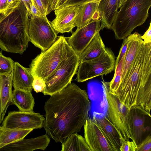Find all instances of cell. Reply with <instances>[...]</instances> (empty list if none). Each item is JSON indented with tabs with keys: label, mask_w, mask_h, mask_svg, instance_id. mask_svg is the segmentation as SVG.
Masks as SVG:
<instances>
[{
	"label": "cell",
	"mask_w": 151,
	"mask_h": 151,
	"mask_svg": "<svg viewBox=\"0 0 151 151\" xmlns=\"http://www.w3.org/2000/svg\"><path fill=\"white\" fill-rule=\"evenodd\" d=\"M91 103L86 90L73 83L50 96L44 106L43 127L56 142L80 132L88 117Z\"/></svg>",
	"instance_id": "cell-1"
},
{
	"label": "cell",
	"mask_w": 151,
	"mask_h": 151,
	"mask_svg": "<svg viewBox=\"0 0 151 151\" xmlns=\"http://www.w3.org/2000/svg\"><path fill=\"white\" fill-rule=\"evenodd\" d=\"M111 93L129 109L151 117V42L143 41L118 88Z\"/></svg>",
	"instance_id": "cell-2"
},
{
	"label": "cell",
	"mask_w": 151,
	"mask_h": 151,
	"mask_svg": "<svg viewBox=\"0 0 151 151\" xmlns=\"http://www.w3.org/2000/svg\"><path fill=\"white\" fill-rule=\"evenodd\" d=\"M24 3L18 1L0 14V48L7 52L22 55L29 42V19Z\"/></svg>",
	"instance_id": "cell-3"
},
{
	"label": "cell",
	"mask_w": 151,
	"mask_h": 151,
	"mask_svg": "<svg viewBox=\"0 0 151 151\" xmlns=\"http://www.w3.org/2000/svg\"><path fill=\"white\" fill-rule=\"evenodd\" d=\"M151 0H127L118 12L111 27L117 40L124 39L148 16Z\"/></svg>",
	"instance_id": "cell-4"
},
{
	"label": "cell",
	"mask_w": 151,
	"mask_h": 151,
	"mask_svg": "<svg viewBox=\"0 0 151 151\" xmlns=\"http://www.w3.org/2000/svg\"><path fill=\"white\" fill-rule=\"evenodd\" d=\"M75 53L65 37L62 35L58 36L50 47L42 51L32 60L29 70L34 78H41L45 82L63 60Z\"/></svg>",
	"instance_id": "cell-5"
},
{
	"label": "cell",
	"mask_w": 151,
	"mask_h": 151,
	"mask_svg": "<svg viewBox=\"0 0 151 151\" xmlns=\"http://www.w3.org/2000/svg\"><path fill=\"white\" fill-rule=\"evenodd\" d=\"M101 82L107 104V117L125 139H131L134 142L131 131L130 109L110 92L109 82L104 80Z\"/></svg>",
	"instance_id": "cell-6"
},
{
	"label": "cell",
	"mask_w": 151,
	"mask_h": 151,
	"mask_svg": "<svg viewBox=\"0 0 151 151\" xmlns=\"http://www.w3.org/2000/svg\"><path fill=\"white\" fill-rule=\"evenodd\" d=\"M115 61L112 51L109 48L106 47L97 57L79 63L75 80L82 82L99 76L106 75L114 69Z\"/></svg>",
	"instance_id": "cell-7"
},
{
	"label": "cell",
	"mask_w": 151,
	"mask_h": 151,
	"mask_svg": "<svg viewBox=\"0 0 151 151\" xmlns=\"http://www.w3.org/2000/svg\"><path fill=\"white\" fill-rule=\"evenodd\" d=\"M79 63L76 53L63 60L45 81V87L42 92L44 95L51 96L70 84L77 73Z\"/></svg>",
	"instance_id": "cell-8"
},
{
	"label": "cell",
	"mask_w": 151,
	"mask_h": 151,
	"mask_svg": "<svg viewBox=\"0 0 151 151\" xmlns=\"http://www.w3.org/2000/svg\"><path fill=\"white\" fill-rule=\"evenodd\" d=\"M30 17L28 32L29 41L42 51H44L55 42L57 34L50 21L42 17Z\"/></svg>",
	"instance_id": "cell-9"
},
{
	"label": "cell",
	"mask_w": 151,
	"mask_h": 151,
	"mask_svg": "<svg viewBox=\"0 0 151 151\" xmlns=\"http://www.w3.org/2000/svg\"><path fill=\"white\" fill-rule=\"evenodd\" d=\"M39 113L20 111H10L3 122L2 127L10 129H34L43 127L45 120Z\"/></svg>",
	"instance_id": "cell-10"
},
{
	"label": "cell",
	"mask_w": 151,
	"mask_h": 151,
	"mask_svg": "<svg viewBox=\"0 0 151 151\" xmlns=\"http://www.w3.org/2000/svg\"><path fill=\"white\" fill-rule=\"evenodd\" d=\"M101 30V19H92L84 27L77 28L70 36L65 37L68 44L78 55L83 52L95 35Z\"/></svg>",
	"instance_id": "cell-11"
},
{
	"label": "cell",
	"mask_w": 151,
	"mask_h": 151,
	"mask_svg": "<svg viewBox=\"0 0 151 151\" xmlns=\"http://www.w3.org/2000/svg\"><path fill=\"white\" fill-rule=\"evenodd\" d=\"M84 138L91 151H116L93 116H88L83 124Z\"/></svg>",
	"instance_id": "cell-12"
},
{
	"label": "cell",
	"mask_w": 151,
	"mask_h": 151,
	"mask_svg": "<svg viewBox=\"0 0 151 151\" xmlns=\"http://www.w3.org/2000/svg\"><path fill=\"white\" fill-rule=\"evenodd\" d=\"M79 9V6H64L55 10V17L50 22L57 34L72 32Z\"/></svg>",
	"instance_id": "cell-13"
},
{
	"label": "cell",
	"mask_w": 151,
	"mask_h": 151,
	"mask_svg": "<svg viewBox=\"0 0 151 151\" xmlns=\"http://www.w3.org/2000/svg\"><path fill=\"white\" fill-rule=\"evenodd\" d=\"M50 139L46 134L34 138L19 140L4 146L0 151H32L37 149L45 150Z\"/></svg>",
	"instance_id": "cell-14"
},
{
	"label": "cell",
	"mask_w": 151,
	"mask_h": 151,
	"mask_svg": "<svg viewBox=\"0 0 151 151\" xmlns=\"http://www.w3.org/2000/svg\"><path fill=\"white\" fill-rule=\"evenodd\" d=\"M34 78L29 68L24 67L17 62H14L12 77L14 89L32 91Z\"/></svg>",
	"instance_id": "cell-15"
},
{
	"label": "cell",
	"mask_w": 151,
	"mask_h": 151,
	"mask_svg": "<svg viewBox=\"0 0 151 151\" xmlns=\"http://www.w3.org/2000/svg\"><path fill=\"white\" fill-rule=\"evenodd\" d=\"M118 0H100L98 9L101 17L102 29L104 28L111 29L118 12Z\"/></svg>",
	"instance_id": "cell-16"
},
{
	"label": "cell",
	"mask_w": 151,
	"mask_h": 151,
	"mask_svg": "<svg viewBox=\"0 0 151 151\" xmlns=\"http://www.w3.org/2000/svg\"><path fill=\"white\" fill-rule=\"evenodd\" d=\"M98 6L94 2H86L79 6V9L75 20V25L77 29L84 27L92 19H101Z\"/></svg>",
	"instance_id": "cell-17"
},
{
	"label": "cell",
	"mask_w": 151,
	"mask_h": 151,
	"mask_svg": "<svg viewBox=\"0 0 151 151\" xmlns=\"http://www.w3.org/2000/svg\"><path fill=\"white\" fill-rule=\"evenodd\" d=\"M129 114L132 133L134 142L137 145L143 140V137L146 130L145 127V117L148 116L135 108L130 109Z\"/></svg>",
	"instance_id": "cell-18"
},
{
	"label": "cell",
	"mask_w": 151,
	"mask_h": 151,
	"mask_svg": "<svg viewBox=\"0 0 151 151\" xmlns=\"http://www.w3.org/2000/svg\"><path fill=\"white\" fill-rule=\"evenodd\" d=\"M94 116L107 139L116 151H120V136H122L120 133L107 116Z\"/></svg>",
	"instance_id": "cell-19"
},
{
	"label": "cell",
	"mask_w": 151,
	"mask_h": 151,
	"mask_svg": "<svg viewBox=\"0 0 151 151\" xmlns=\"http://www.w3.org/2000/svg\"><path fill=\"white\" fill-rule=\"evenodd\" d=\"M13 70L7 76H0V96L3 121L8 107L13 104L12 86Z\"/></svg>",
	"instance_id": "cell-20"
},
{
	"label": "cell",
	"mask_w": 151,
	"mask_h": 151,
	"mask_svg": "<svg viewBox=\"0 0 151 151\" xmlns=\"http://www.w3.org/2000/svg\"><path fill=\"white\" fill-rule=\"evenodd\" d=\"M12 103L23 112L33 111L35 104L31 92L18 89L12 91Z\"/></svg>",
	"instance_id": "cell-21"
},
{
	"label": "cell",
	"mask_w": 151,
	"mask_h": 151,
	"mask_svg": "<svg viewBox=\"0 0 151 151\" xmlns=\"http://www.w3.org/2000/svg\"><path fill=\"white\" fill-rule=\"evenodd\" d=\"M105 48L99 32H98L83 52L78 55L80 63L97 57L103 52Z\"/></svg>",
	"instance_id": "cell-22"
},
{
	"label": "cell",
	"mask_w": 151,
	"mask_h": 151,
	"mask_svg": "<svg viewBox=\"0 0 151 151\" xmlns=\"http://www.w3.org/2000/svg\"><path fill=\"white\" fill-rule=\"evenodd\" d=\"M32 130L7 129L0 126V148L5 145L24 139Z\"/></svg>",
	"instance_id": "cell-23"
},
{
	"label": "cell",
	"mask_w": 151,
	"mask_h": 151,
	"mask_svg": "<svg viewBox=\"0 0 151 151\" xmlns=\"http://www.w3.org/2000/svg\"><path fill=\"white\" fill-rule=\"evenodd\" d=\"M14 62L10 57L4 55L0 52V76H7L13 70Z\"/></svg>",
	"instance_id": "cell-24"
},
{
	"label": "cell",
	"mask_w": 151,
	"mask_h": 151,
	"mask_svg": "<svg viewBox=\"0 0 151 151\" xmlns=\"http://www.w3.org/2000/svg\"><path fill=\"white\" fill-rule=\"evenodd\" d=\"M124 55H125L118 64L115 67V73L113 78L111 81L109 82V89L111 92L115 91L120 83Z\"/></svg>",
	"instance_id": "cell-25"
},
{
	"label": "cell",
	"mask_w": 151,
	"mask_h": 151,
	"mask_svg": "<svg viewBox=\"0 0 151 151\" xmlns=\"http://www.w3.org/2000/svg\"><path fill=\"white\" fill-rule=\"evenodd\" d=\"M78 134H72L62 143V151H78Z\"/></svg>",
	"instance_id": "cell-26"
},
{
	"label": "cell",
	"mask_w": 151,
	"mask_h": 151,
	"mask_svg": "<svg viewBox=\"0 0 151 151\" xmlns=\"http://www.w3.org/2000/svg\"><path fill=\"white\" fill-rule=\"evenodd\" d=\"M120 139V151H136L137 145L134 142L125 139L122 135Z\"/></svg>",
	"instance_id": "cell-27"
},
{
	"label": "cell",
	"mask_w": 151,
	"mask_h": 151,
	"mask_svg": "<svg viewBox=\"0 0 151 151\" xmlns=\"http://www.w3.org/2000/svg\"><path fill=\"white\" fill-rule=\"evenodd\" d=\"M136 151H151V136L148 135L139 144L137 145Z\"/></svg>",
	"instance_id": "cell-28"
},
{
	"label": "cell",
	"mask_w": 151,
	"mask_h": 151,
	"mask_svg": "<svg viewBox=\"0 0 151 151\" xmlns=\"http://www.w3.org/2000/svg\"><path fill=\"white\" fill-rule=\"evenodd\" d=\"M45 86V82L42 78L39 77L34 78L32 86L33 89L37 93L42 92Z\"/></svg>",
	"instance_id": "cell-29"
},
{
	"label": "cell",
	"mask_w": 151,
	"mask_h": 151,
	"mask_svg": "<svg viewBox=\"0 0 151 151\" xmlns=\"http://www.w3.org/2000/svg\"><path fill=\"white\" fill-rule=\"evenodd\" d=\"M129 40V36L124 39L123 42L120 49L119 54L116 60L115 67L118 64L125 54Z\"/></svg>",
	"instance_id": "cell-30"
},
{
	"label": "cell",
	"mask_w": 151,
	"mask_h": 151,
	"mask_svg": "<svg viewBox=\"0 0 151 151\" xmlns=\"http://www.w3.org/2000/svg\"><path fill=\"white\" fill-rule=\"evenodd\" d=\"M78 151H91L84 138L78 134Z\"/></svg>",
	"instance_id": "cell-31"
},
{
	"label": "cell",
	"mask_w": 151,
	"mask_h": 151,
	"mask_svg": "<svg viewBox=\"0 0 151 151\" xmlns=\"http://www.w3.org/2000/svg\"><path fill=\"white\" fill-rule=\"evenodd\" d=\"M36 7L41 14L43 18L49 21L47 17V13L41 0H34Z\"/></svg>",
	"instance_id": "cell-32"
},
{
	"label": "cell",
	"mask_w": 151,
	"mask_h": 151,
	"mask_svg": "<svg viewBox=\"0 0 151 151\" xmlns=\"http://www.w3.org/2000/svg\"><path fill=\"white\" fill-rule=\"evenodd\" d=\"M31 5L30 7L29 17L33 16L42 18L41 14L36 7L34 0H31Z\"/></svg>",
	"instance_id": "cell-33"
},
{
	"label": "cell",
	"mask_w": 151,
	"mask_h": 151,
	"mask_svg": "<svg viewBox=\"0 0 151 151\" xmlns=\"http://www.w3.org/2000/svg\"><path fill=\"white\" fill-rule=\"evenodd\" d=\"M91 0H68L64 6H79L86 2H90Z\"/></svg>",
	"instance_id": "cell-34"
},
{
	"label": "cell",
	"mask_w": 151,
	"mask_h": 151,
	"mask_svg": "<svg viewBox=\"0 0 151 151\" xmlns=\"http://www.w3.org/2000/svg\"><path fill=\"white\" fill-rule=\"evenodd\" d=\"M141 38L145 42H151V22H150L148 29L144 34L141 36Z\"/></svg>",
	"instance_id": "cell-35"
},
{
	"label": "cell",
	"mask_w": 151,
	"mask_h": 151,
	"mask_svg": "<svg viewBox=\"0 0 151 151\" xmlns=\"http://www.w3.org/2000/svg\"><path fill=\"white\" fill-rule=\"evenodd\" d=\"M8 0H0V14L7 7Z\"/></svg>",
	"instance_id": "cell-36"
},
{
	"label": "cell",
	"mask_w": 151,
	"mask_h": 151,
	"mask_svg": "<svg viewBox=\"0 0 151 151\" xmlns=\"http://www.w3.org/2000/svg\"><path fill=\"white\" fill-rule=\"evenodd\" d=\"M23 2L25 6L28 13V16L29 17L30 14V7L31 5V0H17Z\"/></svg>",
	"instance_id": "cell-37"
},
{
	"label": "cell",
	"mask_w": 151,
	"mask_h": 151,
	"mask_svg": "<svg viewBox=\"0 0 151 151\" xmlns=\"http://www.w3.org/2000/svg\"><path fill=\"white\" fill-rule=\"evenodd\" d=\"M46 12L47 13L48 9L51 4L52 0H41Z\"/></svg>",
	"instance_id": "cell-38"
},
{
	"label": "cell",
	"mask_w": 151,
	"mask_h": 151,
	"mask_svg": "<svg viewBox=\"0 0 151 151\" xmlns=\"http://www.w3.org/2000/svg\"><path fill=\"white\" fill-rule=\"evenodd\" d=\"M58 0H52L51 4L48 9L47 15L50 14L52 11L54 10Z\"/></svg>",
	"instance_id": "cell-39"
},
{
	"label": "cell",
	"mask_w": 151,
	"mask_h": 151,
	"mask_svg": "<svg viewBox=\"0 0 151 151\" xmlns=\"http://www.w3.org/2000/svg\"><path fill=\"white\" fill-rule=\"evenodd\" d=\"M68 0H58L55 6L54 10L64 5Z\"/></svg>",
	"instance_id": "cell-40"
},
{
	"label": "cell",
	"mask_w": 151,
	"mask_h": 151,
	"mask_svg": "<svg viewBox=\"0 0 151 151\" xmlns=\"http://www.w3.org/2000/svg\"><path fill=\"white\" fill-rule=\"evenodd\" d=\"M127 0H118V9L120 8L125 3Z\"/></svg>",
	"instance_id": "cell-41"
},
{
	"label": "cell",
	"mask_w": 151,
	"mask_h": 151,
	"mask_svg": "<svg viewBox=\"0 0 151 151\" xmlns=\"http://www.w3.org/2000/svg\"><path fill=\"white\" fill-rule=\"evenodd\" d=\"M18 1L17 0H8L7 7L8 8L13 3ZM6 8V9H7Z\"/></svg>",
	"instance_id": "cell-42"
},
{
	"label": "cell",
	"mask_w": 151,
	"mask_h": 151,
	"mask_svg": "<svg viewBox=\"0 0 151 151\" xmlns=\"http://www.w3.org/2000/svg\"><path fill=\"white\" fill-rule=\"evenodd\" d=\"M3 121L2 119V116L1 114V99L0 96V124Z\"/></svg>",
	"instance_id": "cell-43"
},
{
	"label": "cell",
	"mask_w": 151,
	"mask_h": 151,
	"mask_svg": "<svg viewBox=\"0 0 151 151\" xmlns=\"http://www.w3.org/2000/svg\"></svg>",
	"instance_id": "cell-44"
}]
</instances>
